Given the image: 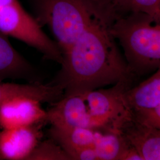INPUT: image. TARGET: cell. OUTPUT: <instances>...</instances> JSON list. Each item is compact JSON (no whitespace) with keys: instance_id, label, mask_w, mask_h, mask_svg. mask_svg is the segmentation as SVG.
<instances>
[{"instance_id":"6da1fadb","label":"cell","mask_w":160,"mask_h":160,"mask_svg":"<svg viewBox=\"0 0 160 160\" xmlns=\"http://www.w3.org/2000/svg\"><path fill=\"white\" fill-rule=\"evenodd\" d=\"M116 17L108 2L63 53L61 68L50 84L61 87L64 96L81 94L119 82L131 84L133 76L110 30Z\"/></svg>"},{"instance_id":"7a4b0ae2","label":"cell","mask_w":160,"mask_h":160,"mask_svg":"<svg viewBox=\"0 0 160 160\" xmlns=\"http://www.w3.org/2000/svg\"><path fill=\"white\" fill-rule=\"evenodd\" d=\"M110 30L133 77L160 67V20L140 13L118 14Z\"/></svg>"},{"instance_id":"3957f363","label":"cell","mask_w":160,"mask_h":160,"mask_svg":"<svg viewBox=\"0 0 160 160\" xmlns=\"http://www.w3.org/2000/svg\"><path fill=\"white\" fill-rule=\"evenodd\" d=\"M109 0H32L35 18L51 29L63 54Z\"/></svg>"},{"instance_id":"277c9868","label":"cell","mask_w":160,"mask_h":160,"mask_svg":"<svg viewBox=\"0 0 160 160\" xmlns=\"http://www.w3.org/2000/svg\"><path fill=\"white\" fill-rule=\"evenodd\" d=\"M0 32L36 49L45 59L62 63L63 54L57 42L49 38L18 1L0 4Z\"/></svg>"},{"instance_id":"5b68a950","label":"cell","mask_w":160,"mask_h":160,"mask_svg":"<svg viewBox=\"0 0 160 160\" xmlns=\"http://www.w3.org/2000/svg\"><path fill=\"white\" fill-rule=\"evenodd\" d=\"M47 111L42 102L32 98L14 97L0 106V130L46 123Z\"/></svg>"},{"instance_id":"8992f818","label":"cell","mask_w":160,"mask_h":160,"mask_svg":"<svg viewBox=\"0 0 160 160\" xmlns=\"http://www.w3.org/2000/svg\"><path fill=\"white\" fill-rule=\"evenodd\" d=\"M40 123L0 130V160H28L43 137Z\"/></svg>"},{"instance_id":"52a82bcc","label":"cell","mask_w":160,"mask_h":160,"mask_svg":"<svg viewBox=\"0 0 160 160\" xmlns=\"http://www.w3.org/2000/svg\"><path fill=\"white\" fill-rule=\"evenodd\" d=\"M119 133L143 160H160V129L137 119L131 113Z\"/></svg>"},{"instance_id":"ba28073f","label":"cell","mask_w":160,"mask_h":160,"mask_svg":"<svg viewBox=\"0 0 160 160\" xmlns=\"http://www.w3.org/2000/svg\"><path fill=\"white\" fill-rule=\"evenodd\" d=\"M52 104V107L47 111V122L51 126L92 129V119L82 94L63 96Z\"/></svg>"},{"instance_id":"9c48e42d","label":"cell","mask_w":160,"mask_h":160,"mask_svg":"<svg viewBox=\"0 0 160 160\" xmlns=\"http://www.w3.org/2000/svg\"><path fill=\"white\" fill-rule=\"evenodd\" d=\"M7 80L41 82L36 68L12 46L8 36L0 32V82Z\"/></svg>"},{"instance_id":"30bf717a","label":"cell","mask_w":160,"mask_h":160,"mask_svg":"<svg viewBox=\"0 0 160 160\" xmlns=\"http://www.w3.org/2000/svg\"><path fill=\"white\" fill-rule=\"evenodd\" d=\"M126 104L132 114L150 111L160 105V67L148 78L124 92Z\"/></svg>"},{"instance_id":"8fae6325","label":"cell","mask_w":160,"mask_h":160,"mask_svg":"<svg viewBox=\"0 0 160 160\" xmlns=\"http://www.w3.org/2000/svg\"><path fill=\"white\" fill-rule=\"evenodd\" d=\"M64 95L63 89L59 86L42 82L18 84L0 82V106L14 97H26L39 100L42 103H53Z\"/></svg>"},{"instance_id":"7c38bea8","label":"cell","mask_w":160,"mask_h":160,"mask_svg":"<svg viewBox=\"0 0 160 160\" xmlns=\"http://www.w3.org/2000/svg\"><path fill=\"white\" fill-rule=\"evenodd\" d=\"M101 131V130L87 128L51 126L49 133L51 138L56 141L68 154L69 152L75 149L82 147L94 148L97 137Z\"/></svg>"},{"instance_id":"4fadbf2b","label":"cell","mask_w":160,"mask_h":160,"mask_svg":"<svg viewBox=\"0 0 160 160\" xmlns=\"http://www.w3.org/2000/svg\"><path fill=\"white\" fill-rule=\"evenodd\" d=\"M129 147L119 132L102 131L94 148L98 160H122Z\"/></svg>"},{"instance_id":"5bb4252c","label":"cell","mask_w":160,"mask_h":160,"mask_svg":"<svg viewBox=\"0 0 160 160\" xmlns=\"http://www.w3.org/2000/svg\"><path fill=\"white\" fill-rule=\"evenodd\" d=\"M118 15L140 13L160 20V0H110Z\"/></svg>"},{"instance_id":"9a60e30c","label":"cell","mask_w":160,"mask_h":160,"mask_svg":"<svg viewBox=\"0 0 160 160\" xmlns=\"http://www.w3.org/2000/svg\"><path fill=\"white\" fill-rule=\"evenodd\" d=\"M28 160H71L63 149L53 139L40 141Z\"/></svg>"},{"instance_id":"2e32d148","label":"cell","mask_w":160,"mask_h":160,"mask_svg":"<svg viewBox=\"0 0 160 160\" xmlns=\"http://www.w3.org/2000/svg\"><path fill=\"white\" fill-rule=\"evenodd\" d=\"M132 115L138 120L160 129V105L150 111Z\"/></svg>"},{"instance_id":"e0dca14e","label":"cell","mask_w":160,"mask_h":160,"mask_svg":"<svg viewBox=\"0 0 160 160\" xmlns=\"http://www.w3.org/2000/svg\"><path fill=\"white\" fill-rule=\"evenodd\" d=\"M71 160H98L93 147H82L75 149L68 153Z\"/></svg>"},{"instance_id":"ac0fdd59","label":"cell","mask_w":160,"mask_h":160,"mask_svg":"<svg viewBox=\"0 0 160 160\" xmlns=\"http://www.w3.org/2000/svg\"><path fill=\"white\" fill-rule=\"evenodd\" d=\"M18 0H0V4H8L16 2Z\"/></svg>"}]
</instances>
